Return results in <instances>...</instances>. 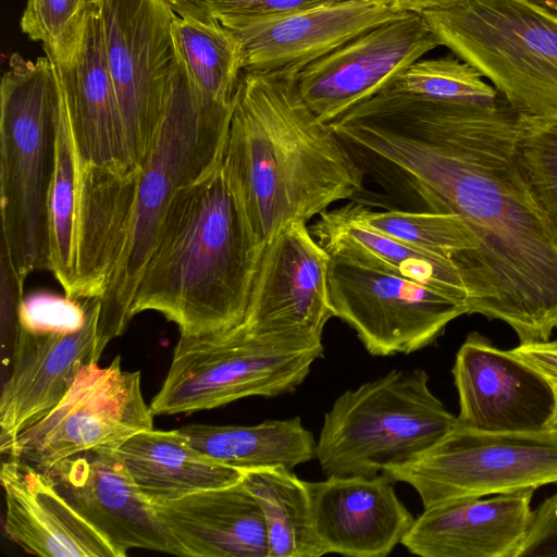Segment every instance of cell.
Masks as SVG:
<instances>
[{
  "label": "cell",
  "mask_w": 557,
  "mask_h": 557,
  "mask_svg": "<svg viewBox=\"0 0 557 557\" xmlns=\"http://www.w3.org/2000/svg\"><path fill=\"white\" fill-rule=\"evenodd\" d=\"M90 1H92V2H95V3H99V2H101L102 0H90Z\"/></svg>",
  "instance_id": "cell-42"
},
{
  "label": "cell",
  "mask_w": 557,
  "mask_h": 557,
  "mask_svg": "<svg viewBox=\"0 0 557 557\" xmlns=\"http://www.w3.org/2000/svg\"><path fill=\"white\" fill-rule=\"evenodd\" d=\"M459 0H395L399 10L407 13H418L443 5L454 3Z\"/></svg>",
  "instance_id": "cell-39"
},
{
  "label": "cell",
  "mask_w": 557,
  "mask_h": 557,
  "mask_svg": "<svg viewBox=\"0 0 557 557\" xmlns=\"http://www.w3.org/2000/svg\"><path fill=\"white\" fill-rule=\"evenodd\" d=\"M546 379L549 381L555 396V405H554V411L553 414L547 423V429L557 431V379L546 376Z\"/></svg>",
  "instance_id": "cell-40"
},
{
  "label": "cell",
  "mask_w": 557,
  "mask_h": 557,
  "mask_svg": "<svg viewBox=\"0 0 557 557\" xmlns=\"http://www.w3.org/2000/svg\"><path fill=\"white\" fill-rule=\"evenodd\" d=\"M176 12L173 42L187 85L200 107L233 109L244 72L242 44L195 0H169Z\"/></svg>",
  "instance_id": "cell-26"
},
{
  "label": "cell",
  "mask_w": 557,
  "mask_h": 557,
  "mask_svg": "<svg viewBox=\"0 0 557 557\" xmlns=\"http://www.w3.org/2000/svg\"><path fill=\"white\" fill-rule=\"evenodd\" d=\"M510 351L543 375L557 379V339L520 344Z\"/></svg>",
  "instance_id": "cell-38"
},
{
  "label": "cell",
  "mask_w": 557,
  "mask_h": 557,
  "mask_svg": "<svg viewBox=\"0 0 557 557\" xmlns=\"http://www.w3.org/2000/svg\"><path fill=\"white\" fill-rule=\"evenodd\" d=\"M513 154L530 195L557 232V120L520 112Z\"/></svg>",
  "instance_id": "cell-33"
},
{
  "label": "cell",
  "mask_w": 557,
  "mask_h": 557,
  "mask_svg": "<svg viewBox=\"0 0 557 557\" xmlns=\"http://www.w3.org/2000/svg\"><path fill=\"white\" fill-rule=\"evenodd\" d=\"M382 90L419 98L487 103L498 92L469 63L454 57L419 60Z\"/></svg>",
  "instance_id": "cell-32"
},
{
  "label": "cell",
  "mask_w": 557,
  "mask_h": 557,
  "mask_svg": "<svg viewBox=\"0 0 557 557\" xmlns=\"http://www.w3.org/2000/svg\"><path fill=\"white\" fill-rule=\"evenodd\" d=\"M242 481L262 509L269 557L325 555L307 481L282 466L243 470Z\"/></svg>",
  "instance_id": "cell-29"
},
{
  "label": "cell",
  "mask_w": 557,
  "mask_h": 557,
  "mask_svg": "<svg viewBox=\"0 0 557 557\" xmlns=\"http://www.w3.org/2000/svg\"><path fill=\"white\" fill-rule=\"evenodd\" d=\"M442 46L421 14L407 13L355 37L297 74L300 96L330 123Z\"/></svg>",
  "instance_id": "cell-14"
},
{
  "label": "cell",
  "mask_w": 557,
  "mask_h": 557,
  "mask_svg": "<svg viewBox=\"0 0 557 557\" xmlns=\"http://www.w3.org/2000/svg\"><path fill=\"white\" fill-rule=\"evenodd\" d=\"M117 450L137 487L150 503L231 485L243 478V470L194 448L178 429L138 432Z\"/></svg>",
  "instance_id": "cell-27"
},
{
  "label": "cell",
  "mask_w": 557,
  "mask_h": 557,
  "mask_svg": "<svg viewBox=\"0 0 557 557\" xmlns=\"http://www.w3.org/2000/svg\"><path fill=\"white\" fill-rule=\"evenodd\" d=\"M407 14L395 0H335L288 14L223 21L246 72H299L364 32Z\"/></svg>",
  "instance_id": "cell-18"
},
{
  "label": "cell",
  "mask_w": 557,
  "mask_h": 557,
  "mask_svg": "<svg viewBox=\"0 0 557 557\" xmlns=\"http://www.w3.org/2000/svg\"><path fill=\"white\" fill-rule=\"evenodd\" d=\"M329 263L330 255L307 223L283 228L263 249L240 325L257 335L321 345L333 317Z\"/></svg>",
  "instance_id": "cell-13"
},
{
  "label": "cell",
  "mask_w": 557,
  "mask_h": 557,
  "mask_svg": "<svg viewBox=\"0 0 557 557\" xmlns=\"http://www.w3.org/2000/svg\"><path fill=\"white\" fill-rule=\"evenodd\" d=\"M424 369L392 370L341 394L325 413L315 458L329 475L379 474L408 462L457 425Z\"/></svg>",
  "instance_id": "cell-7"
},
{
  "label": "cell",
  "mask_w": 557,
  "mask_h": 557,
  "mask_svg": "<svg viewBox=\"0 0 557 557\" xmlns=\"http://www.w3.org/2000/svg\"><path fill=\"white\" fill-rule=\"evenodd\" d=\"M86 320L76 331H36L18 326L12 367L0 397V451L39 422L63 399L78 373L98 362L101 300L87 299Z\"/></svg>",
  "instance_id": "cell-16"
},
{
  "label": "cell",
  "mask_w": 557,
  "mask_h": 557,
  "mask_svg": "<svg viewBox=\"0 0 557 557\" xmlns=\"http://www.w3.org/2000/svg\"><path fill=\"white\" fill-rule=\"evenodd\" d=\"M139 371H125L121 357L86 366L63 399L22 432L3 454L46 472L55 462L95 449H117L134 434L153 429Z\"/></svg>",
  "instance_id": "cell-12"
},
{
  "label": "cell",
  "mask_w": 557,
  "mask_h": 557,
  "mask_svg": "<svg viewBox=\"0 0 557 557\" xmlns=\"http://www.w3.org/2000/svg\"><path fill=\"white\" fill-rule=\"evenodd\" d=\"M297 72H243L223 170L244 219L265 247L283 228L366 191L363 168L304 101Z\"/></svg>",
  "instance_id": "cell-2"
},
{
  "label": "cell",
  "mask_w": 557,
  "mask_h": 557,
  "mask_svg": "<svg viewBox=\"0 0 557 557\" xmlns=\"http://www.w3.org/2000/svg\"><path fill=\"white\" fill-rule=\"evenodd\" d=\"M540 7H543L557 16V0H529Z\"/></svg>",
  "instance_id": "cell-41"
},
{
  "label": "cell",
  "mask_w": 557,
  "mask_h": 557,
  "mask_svg": "<svg viewBox=\"0 0 557 557\" xmlns=\"http://www.w3.org/2000/svg\"><path fill=\"white\" fill-rule=\"evenodd\" d=\"M520 112L379 91L330 123L357 160L400 177L429 211L454 213L476 247L457 263L468 314L500 320L520 344L557 329V232L518 170Z\"/></svg>",
  "instance_id": "cell-1"
},
{
  "label": "cell",
  "mask_w": 557,
  "mask_h": 557,
  "mask_svg": "<svg viewBox=\"0 0 557 557\" xmlns=\"http://www.w3.org/2000/svg\"><path fill=\"white\" fill-rule=\"evenodd\" d=\"M151 504L182 556L269 557L262 509L242 480Z\"/></svg>",
  "instance_id": "cell-24"
},
{
  "label": "cell",
  "mask_w": 557,
  "mask_h": 557,
  "mask_svg": "<svg viewBox=\"0 0 557 557\" xmlns=\"http://www.w3.org/2000/svg\"><path fill=\"white\" fill-rule=\"evenodd\" d=\"M517 557H557V493L535 510Z\"/></svg>",
  "instance_id": "cell-37"
},
{
  "label": "cell",
  "mask_w": 557,
  "mask_h": 557,
  "mask_svg": "<svg viewBox=\"0 0 557 557\" xmlns=\"http://www.w3.org/2000/svg\"><path fill=\"white\" fill-rule=\"evenodd\" d=\"M60 102L54 63L13 53L0 85V242L23 281L49 267L48 200Z\"/></svg>",
  "instance_id": "cell-4"
},
{
  "label": "cell",
  "mask_w": 557,
  "mask_h": 557,
  "mask_svg": "<svg viewBox=\"0 0 557 557\" xmlns=\"http://www.w3.org/2000/svg\"><path fill=\"white\" fill-rule=\"evenodd\" d=\"M233 110L198 106L178 64L149 156L140 169L127 246L101 299L98 360L132 320L138 280L174 194L223 162Z\"/></svg>",
  "instance_id": "cell-5"
},
{
  "label": "cell",
  "mask_w": 557,
  "mask_h": 557,
  "mask_svg": "<svg viewBox=\"0 0 557 557\" xmlns=\"http://www.w3.org/2000/svg\"><path fill=\"white\" fill-rule=\"evenodd\" d=\"M178 431L200 453L239 470L274 466L293 470L317 453L314 436L299 417L255 425L189 424Z\"/></svg>",
  "instance_id": "cell-28"
},
{
  "label": "cell",
  "mask_w": 557,
  "mask_h": 557,
  "mask_svg": "<svg viewBox=\"0 0 557 557\" xmlns=\"http://www.w3.org/2000/svg\"><path fill=\"white\" fill-rule=\"evenodd\" d=\"M451 372L459 398V425L484 432L547 429L555 405L553 387L545 375L510 350L471 332Z\"/></svg>",
  "instance_id": "cell-17"
},
{
  "label": "cell",
  "mask_w": 557,
  "mask_h": 557,
  "mask_svg": "<svg viewBox=\"0 0 557 557\" xmlns=\"http://www.w3.org/2000/svg\"><path fill=\"white\" fill-rule=\"evenodd\" d=\"M323 350L322 344L257 335L243 325L206 336H180L150 408L154 416L193 413L245 397L293 393Z\"/></svg>",
  "instance_id": "cell-8"
},
{
  "label": "cell",
  "mask_w": 557,
  "mask_h": 557,
  "mask_svg": "<svg viewBox=\"0 0 557 557\" xmlns=\"http://www.w3.org/2000/svg\"><path fill=\"white\" fill-rule=\"evenodd\" d=\"M221 22L270 17L335 0H195Z\"/></svg>",
  "instance_id": "cell-36"
},
{
  "label": "cell",
  "mask_w": 557,
  "mask_h": 557,
  "mask_svg": "<svg viewBox=\"0 0 557 557\" xmlns=\"http://www.w3.org/2000/svg\"><path fill=\"white\" fill-rule=\"evenodd\" d=\"M94 3L90 0H28L21 28L30 39L44 44L52 62H64L79 46Z\"/></svg>",
  "instance_id": "cell-34"
},
{
  "label": "cell",
  "mask_w": 557,
  "mask_h": 557,
  "mask_svg": "<svg viewBox=\"0 0 557 557\" xmlns=\"http://www.w3.org/2000/svg\"><path fill=\"white\" fill-rule=\"evenodd\" d=\"M7 535L25 552L44 557H121L33 466L2 462Z\"/></svg>",
  "instance_id": "cell-23"
},
{
  "label": "cell",
  "mask_w": 557,
  "mask_h": 557,
  "mask_svg": "<svg viewBox=\"0 0 557 557\" xmlns=\"http://www.w3.org/2000/svg\"><path fill=\"white\" fill-rule=\"evenodd\" d=\"M310 232L330 255L396 273L468 305L467 286L451 258L409 245L371 227L356 215L351 201L322 212Z\"/></svg>",
  "instance_id": "cell-25"
},
{
  "label": "cell",
  "mask_w": 557,
  "mask_h": 557,
  "mask_svg": "<svg viewBox=\"0 0 557 557\" xmlns=\"http://www.w3.org/2000/svg\"><path fill=\"white\" fill-rule=\"evenodd\" d=\"M140 169L81 164L70 298L101 300L107 293L127 246Z\"/></svg>",
  "instance_id": "cell-21"
},
{
  "label": "cell",
  "mask_w": 557,
  "mask_h": 557,
  "mask_svg": "<svg viewBox=\"0 0 557 557\" xmlns=\"http://www.w3.org/2000/svg\"><path fill=\"white\" fill-rule=\"evenodd\" d=\"M394 483L383 472L308 482L325 554L385 557L401 543L414 518L399 500Z\"/></svg>",
  "instance_id": "cell-19"
},
{
  "label": "cell",
  "mask_w": 557,
  "mask_h": 557,
  "mask_svg": "<svg viewBox=\"0 0 557 557\" xmlns=\"http://www.w3.org/2000/svg\"><path fill=\"white\" fill-rule=\"evenodd\" d=\"M327 285L333 317L346 322L372 356L422 349L468 314L463 300L336 255H330Z\"/></svg>",
  "instance_id": "cell-11"
},
{
  "label": "cell",
  "mask_w": 557,
  "mask_h": 557,
  "mask_svg": "<svg viewBox=\"0 0 557 557\" xmlns=\"http://www.w3.org/2000/svg\"><path fill=\"white\" fill-rule=\"evenodd\" d=\"M54 65L81 164L136 166L128 157L123 117L108 67L99 3L88 12L75 53Z\"/></svg>",
  "instance_id": "cell-22"
},
{
  "label": "cell",
  "mask_w": 557,
  "mask_h": 557,
  "mask_svg": "<svg viewBox=\"0 0 557 557\" xmlns=\"http://www.w3.org/2000/svg\"><path fill=\"white\" fill-rule=\"evenodd\" d=\"M442 46L517 111L557 120V16L529 0H459L420 13Z\"/></svg>",
  "instance_id": "cell-6"
},
{
  "label": "cell",
  "mask_w": 557,
  "mask_h": 557,
  "mask_svg": "<svg viewBox=\"0 0 557 557\" xmlns=\"http://www.w3.org/2000/svg\"><path fill=\"white\" fill-rule=\"evenodd\" d=\"M423 509L557 484V431L484 432L457 425L417 458L382 471Z\"/></svg>",
  "instance_id": "cell-9"
},
{
  "label": "cell",
  "mask_w": 557,
  "mask_h": 557,
  "mask_svg": "<svg viewBox=\"0 0 557 557\" xmlns=\"http://www.w3.org/2000/svg\"><path fill=\"white\" fill-rule=\"evenodd\" d=\"M533 493L522 490L423 509L400 544L422 557H517L532 523Z\"/></svg>",
  "instance_id": "cell-20"
},
{
  "label": "cell",
  "mask_w": 557,
  "mask_h": 557,
  "mask_svg": "<svg viewBox=\"0 0 557 557\" xmlns=\"http://www.w3.org/2000/svg\"><path fill=\"white\" fill-rule=\"evenodd\" d=\"M81 159L61 87L57 124L55 165L48 200V270L70 297L75 282V227Z\"/></svg>",
  "instance_id": "cell-30"
},
{
  "label": "cell",
  "mask_w": 557,
  "mask_h": 557,
  "mask_svg": "<svg viewBox=\"0 0 557 557\" xmlns=\"http://www.w3.org/2000/svg\"><path fill=\"white\" fill-rule=\"evenodd\" d=\"M64 499L124 557L141 548L182 556L115 448H95L44 472Z\"/></svg>",
  "instance_id": "cell-15"
},
{
  "label": "cell",
  "mask_w": 557,
  "mask_h": 557,
  "mask_svg": "<svg viewBox=\"0 0 557 557\" xmlns=\"http://www.w3.org/2000/svg\"><path fill=\"white\" fill-rule=\"evenodd\" d=\"M109 72L131 162L141 168L161 122L178 60L169 0L99 2Z\"/></svg>",
  "instance_id": "cell-10"
},
{
  "label": "cell",
  "mask_w": 557,
  "mask_h": 557,
  "mask_svg": "<svg viewBox=\"0 0 557 557\" xmlns=\"http://www.w3.org/2000/svg\"><path fill=\"white\" fill-rule=\"evenodd\" d=\"M356 215L371 227L409 245L449 257L455 264L476 247L460 216L434 211H375L351 201Z\"/></svg>",
  "instance_id": "cell-31"
},
{
  "label": "cell",
  "mask_w": 557,
  "mask_h": 557,
  "mask_svg": "<svg viewBox=\"0 0 557 557\" xmlns=\"http://www.w3.org/2000/svg\"><path fill=\"white\" fill-rule=\"evenodd\" d=\"M263 249L222 162L174 194L138 280L131 318L159 312L182 337L240 325Z\"/></svg>",
  "instance_id": "cell-3"
},
{
  "label": "cell",
  "mask_w": 557,
  "mask_h": 557,
  "mask_svg": "<svg viewBox=\"0 0 557 557\" xmlns=\"http://www.w3.org/2000/svg\"><path fill=\"white\" fill-rule=\"evenodd\" d=\"M86 313L85 300L40 292L23 298L18 322L36 331H76L85 323Z\"/></svg>",
  "instance_id": "cell-35"
}]
</instances>
